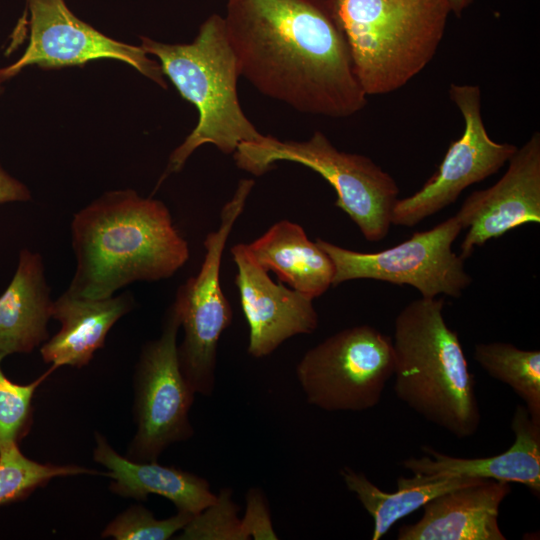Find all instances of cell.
Returning <instances> with one entry per match:
<instances>
[{"label":"cell","instance_id":"1","mask_svg":"<svg viewBox=\"0 0 540 540\" xmlns=\"http://www.w3.org/2000/svg\"><path fill=\"white\" fill-rule=\"evenodd\" d=\"M240 75L295 110L345 118L367 104L326 0H227Z\"/></svg>","mask_w":540,"mask_h":540},{"label":"cell","instance_id":"2","mask_svg":"<svg viewBox=\"0 0 540 540\" xmlns=\"http://www.w3.org/2000/svg\"><path fill=\"white\" fill-rule=\"evenodd\" d=\"M71 237L76 269L67 291L92 299L167 279L190 254L167 206L131 189L107 192L78 211Z\"/></svg>","mask_w":540,"mask_h":540},{"label":"cell","instance_id":"3","mask_svg":"<svg viewBox=\"0 0 540 540\" xmlns=\"http://www.w3.org/2000/svg\"><path fill=\"white\" fill-rule=\"evenodd\" d=\"M443 298L413 300L397 315L392 339L394 390L400 401L457 438L478 430L474 375L458 333L443 316Z\"/></svg>","mask_w":540,"mask_h":540},{"label":"cell","instance_id":"4","mask_svg":"<svg viewBox=\"0 0 540 540\" xmlns=\"http://www.w3.org/2000/svg\"><path fill=\"white\" fill-rule=\"evenodd\" d=\"M140 39L143 50L158 58L163 74L196 107L199 116L192 132L171 153L158 184L180 171L191 154L204 144L233 154L240 144L263 136L239 103L237 80L241 75L224 17H208L194 41L188 44L161 43L143 36Z\"/></svg>","mask_w":540,"mask_h":540},{"label":"cell","instance_id":"5","mask_svg":"<svg viewBox=\"0 0 540 540\" xmlns=\"http://www.w3.org/2000/svg\"><path fill=\"white\" fill-rule=\"evenodd\" d=\"M367 96L394 92L431 62L451 14L447 0H326Z\"/></svg>","mask_w":540,"mask_h":540},{"label":"cell","instance_id":"6","mask_svg":"<svg viewBox=\"0 0 540 540\" xmlns=\"http://www.w3.org/2000/svg\"><path fill=\"white\" fill-rule=\"evenodd\" d=\"M238 168L255 176L270 171L279 161L306 166L335 190V206L343 210L368 241L384 239L399 195L394 178L369 157L339 151L321 132L305 141L279 140L263 135L240 144L233 153Z\"/></svg>","mask_w":540,"mask_h":540},{"label":"cell","instance_id":"7","mask_svg":"<svg viewBox=\"0 0 540 540\" xmlns=\"http://www.w3.org/2000/svg\"><path fill=\"white\" fill-rule=\"evenodd\" d=\"M254 184L252 179L240 180L221 210L219 227L204 240L205 255L199 272L178 288L173 301L184 332L178 345L180 368L195 394L209 396L214 391L218 342L233 317L220 283L222 256Z\"/></svg>","mask_w":540,"mask_h":540},{"label":"cell","instance_id":"8","mask_svg":"<svg viewBox=\"0 0 540 540\" xmlns=\"http://www.w3.org/2000/svg\"><path fill=\"white\" fill-rule=\"evenodd\" d=\"M393 373L392 339L369 325L329 336L309 349L296 367L307 402L331 412L375 407Z\"/></svg>","mask_w":540,"mask_h":540},{"label":"cell","instance_id":"9","mask_svg":"<svg viewBox=\"0 0 540 540\" xmlns=\"http://www.w3.org/2000/svg\"><path fill=\"white\" fill-rule=\"evenodd\" d=\"M463 229L456 215L389 249L363 253L346 249L322 238L317 245L334 265L332 286L356 279H373L417 289L424 298L439 294L458 298L471 284L464 259L452 244Z\"/></svg>","mask_w":540,"mask_h":540},{"label":"cell","instance_id":"10","mask_svg":"<svg viewBox=\"0 0 540 540\" xmlns=\"http://www.w3.org/2000/svg\"><path fill=\"white\" fill-rule=\"evenodd\" d=\"M181 327L174 303L167 309L160 336L147 342L134 375L136 433L127 457L157 461L171 444L190 439L194 429L189 411L195 392L180 368L177 335Z\"/></svg>","mask_w":540,"mask_h":540},{"label":"cell","instance_id":"11","mask_svg":"<svg viewBox=\"0 0 540 540\" xmlns=\"http://www.w3.org/2000/svg\"><path fill=\"white\" fill-rule=\"evenodd\" d=\"M449 97L464 120L460 138L451 142L438 170L413 195L398 199L391 223L412 227L457 200L461 192L498 172L517 151L492 140L481 114V91L472 84H451Z\"/></svg>","mask_w":540,"mask_h":540},{"label":"cell","instance_id":"12","mask_svg":"<svg viewBox=\"0 0 540 540\" xmlns=\"http://www.w3.org/2000/svg\"><path fill=\"white\" fill-rule=\"evenodd\" d=\"M27 7L29 43L16 62L0 69L3 82L33 64L55 69L111 58L131 65L166 88L160 64L148 58L141 46L128 45L102 34L76 17L64 0H27Z\"/></svg>","mask_w":540,"mask_h":540},{"label":"cell","instance_id":"13","mask_svg":"<svg viewBox=\"0 0 540 540\" xmlns=\"http://www.w3.org/2000/svg\"><path fill=\"white\" fill-rule=\"evenodd\" d=\"M469 228L461 243L465 260L476 247L527 223H540V134L534 132L491 187L472 192L455 214Z\"/></svg>","mask_w":540,"mask_h":540},{"label":"cell","instance_id":"14","mask_svg":"<svg viewBox=\"0 0 540 540\" xmlns=\"http://www.w3.org/2000/svg\"><path fill=\"white\" fill-rule=\"evenodd\" d=\"M231 254L237 267L235 283L249 326L247 352L255 358L273 353L285 340L313 333L318 314L313 299L282 282L275 283L249 255L245 244H235Z\"/></svg>","mask_w":540,"mask_h":540},{"label":"cell","instance_id":"15","mask_svg":"<svg viewBox=\"0 0 540 540\" xmlns=\"http://www.w3.org/2000/svg\"><path fill=\"white\" fill-rule=\"evenodd\" d=\"M511 429L515 441L503 453L486 458H458L422 447L426 454L410 457L402 466L413 477L398 479L407 484H420L442 477H468L515 482L540 493V424L534 422L524 405L514 411Z\"/></svg>","mask_w":540,"mask_h":540},{"label":"cell","instance_id":"16","mask_svg":"<svg viewBox=\"0 0 540 540\" xmlns=\"http://www.w3.org/2000/svg\"><path fill=\"white\" fill-rule=\"evenodd\" d=\"M509 483L478 479L444 492L423 506L418 522L403 525L398 540H505L498 524L499 508Z\"/></svg>","mask_w":540,"mask_h":540},{"label":"cell","instance_id":"17","mask_svg":"<svg viewBox=\"0 0 540 540\" xmlns=\"http://www.w3.org/2000/svg\"><path fill=\"white\" fill-rule=\"evenodd\" d=\"M134 307L131 294L92 299L67 290L53 301L52 318L60 330L40 348L42 359L52 367H83L102 348L113 325Z\"/></svg>","mask_w":540,"mask_h":540},{"label":"cell","instance_id":"18","mask_svg":"<svg viewBox=\"0 0 540 540\" xmlns=\"http://www.w3.org/2000/svg\"><path fill=\"white\" fill-rule=\"evenodd\" d=\"M93 458L107 469L115 494L144 501L151 494L170 500L177 511L196 515L212 504L216 495L208 481L194 473L157 461L140 462L116 452L100 433L95 434Z\"/></svg>","mask_w":540,"mask_h":540},{"label":"cell","instance_id":"19","mask_svg":"<svg viewBox=\"0 0 540 540\" xmlns=\"http://www.w3.org/2000/svg\"><path fill=\"white\" fill-rule=\"evenodd\" d=\"M52 307L42 257L24 248L11 282L0 295V355L30 353L46 342Z\"/></svg>","mask_w":540,"mask_h":540},{"label":"cell","instance_id":"20","mask_svg":"<svg viewBox=\"0 0 540 540\" xmlns=\"http://www.w3.org/2000/svg\"><path fill=\"white\" fill-rule=\"evenodd\" d=\"M245 246L262 268L274 272L280 282L312 299L323 295L332 286L334 265L331 258L297 223L276 222Z\"/></svg>","mask_w":540,"mask_h":540},{"label":"cell","instance_id":"21","mask_svg":"<svg viewBox=\"0 0 540 540\" xmlns=\"http://www.w3.org/2000/svg\"><path fill=\"white\" fill-rule=\"evenodd\" d=\"M340 474L348 490L356 495L373 518V540H379L398 520L423 507L434 497L481 479L454 476L420 484H407L397 479V491L388 493L374 485L363 473L349 467H344Z\"/></svg>","mask_w":540,"mask_h":540},{"label":"cell","instance_id":"22","mask_svg":"<svg viewBox=\"0 0 540 540\" xmlns=\"http://www.w3.org/2000/svg\"><path fill=\"white\" fill-rule=\"evenodd\" d=\"M475 361L494 379L512 388L524 401L531 419L540 424V351L511 343H478Z\"/></svg>","mask_w":540,"mask_h":540},{"label":"cell","instance_id":"23","mask_svg":"<svg viewBox=\"0 0 540 540\" xmlns=\"http://www.w3.org/2000/svg\"><path fill=\"white\" fill-rule=\"evenodd\" d=\"M98 474L78 465L40 463L27 458L17 443L0 447V506L28 497L55 477Z\"/></svg>","mask_w":540,"mask_h":540},{"label":"cell","instance_id":"24","mask_svg":"<svg viewBox=\"0 0 540 540\" xmlns=\"http://www.w3.org/2000/svg\"><path fill=\"white\" fill-rule=\"evenodd\" d=\"M0 355V447L17 443L27 434L32 418V399L36 389L55 370L51 366L31 383L9 380L1 369Z\"/></svg>","mask_w":540,"mask_h":540},{"label":"cell","instance_id":"25","mask_svg":"<svg viewBox=\"0 0 540 540\" xmlns=\"http://www.w3.org/2000/svg\"><path fill=\"white\" fill-rule=\"evenodd\" d=\"M239 510L232 499V490L222 488L212 504L192 516L177 539L247 540L238 517Z\"/></svg>","mask_w":540,"mask_h":540},{"label":"cell","instance_id":"26","mask_svg":"<svg viewBox=\"0 0 540 540\" xmlns=\"http://www.w3.org/2000/svg\"><path fill=\"white\" fill-rule=\"evenodd\" d=\"M193 515L177 511L171 517L157 519L142 505H133L116 516L102 537L116 540H167L181 531Z\"/></svg>","mask_w":540,"mask_h":540},{"label":"cell","instance_id":"27","mask_svg":"<svg viewBox=\"0 0 540 540\" xmlns=\"http://www.w3.org/2000/svg\"><path fill=\"white\" fill-rule=\"evenodd\" d=\"M245 501L246 510L241 518V526L247 540H277L264 492L260 488H250Z\"/></svg>","mask_w":540,"mask_h":540},{"label":"cell","instance_id":"28","mask_svg":"<svg viewBox=\"0 0 540 540\" xmlns=\"http://www.w3.org/2000/svg\"><path fill=\"white\" fill-rule=\"evenodd\" d=\"M31 199L29 189L9 175L0 165V204L23 202Z\"/></svg>","mask_w":540,"mask_h":540},{"label":"cell","instance_id":"29","mask_svg":"<svg viewBox=\"0 0 540 540\" xmlns=\"http://www.w3.org/2000/svg\"><path fill=\"white\" fill-rule=\"evenodd\" d=\"M447 2L450 6L451 13L460 16L471 5L473 0H447Z\"/></svg>","mask_w":540,"mask_h":540},{"label":"cell","instance_id":"30","mask_svg":"<svg viewBox=\"0 0 540 540\" xmlns=\"http://www.w3.org/2000/svg\"><path fill=\"white\" fill-rule=\"evenodd\" d=\"M3 83V81L0 79V92H1V84Z\"/></svg>","mask_w":540,"mask_h":540}]
</instances>
